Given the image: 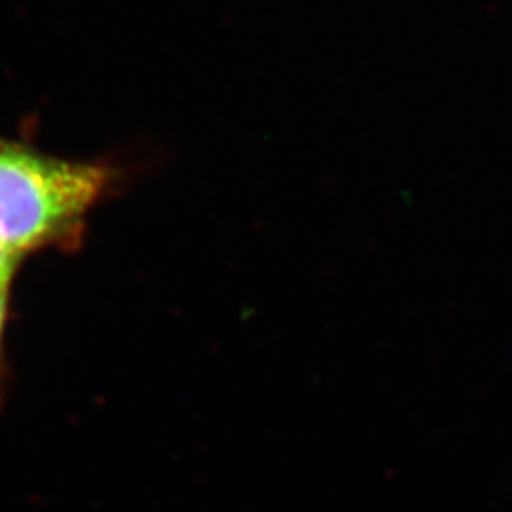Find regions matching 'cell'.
<instances>
[{"mask_svg": "<svg viewBox=\"0 0 512 512\" xmlns=\"http://www.w3.org/2000/svg\"><path fill=\"white\" fill-rule=\"evenodd\" d=\"M19 256L6 253L4 249H0V283H10L14 268L18 264Z\"/></svg>", "mask_w": 512, "mask_h": 512, "instance_id": "2", "label": "cell"}, {"mask_svg": "<svg viewBox=\"0 0 512 512\" xmlns=\"http://www.w3.org/2000/svg\"><path fill=\"white\" fill-rule=\"evenodd\" d=\"M105 183L101 165L0 141V249L19 256L71 236Z\"/></svg>", "mask_w": 512, "mask_h": 512, "instance_id": "1", "label": "cell"}, {"mask_svg": "<svg viewBox=\"0 0 512 512\" xmlns=\"http://www.w3.org/2000/svg\"><path fill=\"white\" fill-rule=\"evenodd\" d=\"M8 289H10V283H0V334H2L4 317H6V306H8Z\"/></svg>", "mask_w": 512, "mask_h": 512, "instance_id": "3", "label": "cell"}]
</instances>
